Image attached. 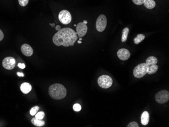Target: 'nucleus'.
<instances>
[{"label": "nucleus", "mask_w": 169, "mask_h": 127, "mask_svg": "<svg viewBox=\"0 0 169 127\" xmlns=\"http://www.w3.org/2000/svg\"><path fill=\"white\" fill-rule=\"evenodd\" d=\"M77 34L71 28H63L55 33L52 40L54 44L57 46H63L69 47L74 45L78 40Z\"/></svg>", "instance_id": "obj_1"}, {"label": "nucleus", "mask_w": 169, "mask_h": 127, "mask_svg": "<svg viewBox=\"0 0 169 127\" xmlns=\"http://www.w3.org/2000/svg\"><path fill=\"white\" fill-rule=\"evenodd\" d=\"M66 89L64 86L60 84H55L49 88V94L53 99L60 100L66 95Z\"/></svg>", "instance_id": "obj_2"}, {"label": "nucleus", "mask_w": 169, "mask_h": 127, "mask_svg": "<svg viewBox=\"0 0 169 127\" xmlns=\"http://www.w3.org/2000/svg\"><path fill=\"white\" fill-rule=\"evenodd\" d=\"M148 65L146 63H142L137 65L133 70V75L137 78H141L147 74Z\"/></svg>", "instance_id": "obj_3"}, {"label": "nucleus", "mask_w": 169, "mask_h": 127, "mask_svg": "<svg viewBox=\"0 0 169 127\" xmlns=\"http://www.w3.org/2000/svg\"><path fill=\"white\" fill-rule=\"evenodd\" d=\"M97 82L101 88L107 89L113 85V81L112 78L110 76L102 75L99 78Z\"/></svg>", "instance_id": "obj_4"}, {"label": "nucleus", "mask_w": 169, "mask_h": 127, "mask_svg": "<svg viewBox=\"0 0 169 127\" xmlns=\"http://www.w3.org/2000/svg\"><path fill=\"white\" fill-rule=\"evenodd\" d=\"M58 18L62 24H68L71 23L72 17L69 11L66 10H63L59 13Z\"/></svg>", "instance_id": "obj_5"}, {"label": "nucleus", "mask_w": 169, "mask_h": 127, "mask_svg": "<svg viewBox=\"0 0 169 127\" xmlns=\"http://www.w3.org/2000/svg\"><path fill=\"white\" fill-rule=\"evenodd\" d=\"M107 25V19L106 16L104 14H101L97 18L96 23V27L97 31L102 32L105 30Z\"/></svg>", "instance_id": "obj_6"}, {"label": "nucleus", "mask_w": 169, "mask_h": 127, "mask_svg": "<svg viewBox=\"0 0 169 127\" xmlns=\"http://www.w3.org/2000/svg\"><path fill=\"white\" fill-rule=\"evenodd\" d=\"M155 100L158 103L163 104L169 100V92L167 90H161L157 93L155 96Z\"/></svg>", "instance_id": "obj_7"}, {"label": "nucleus", "mask_w": 169, "mask_h": 127, "mask_svg": "<svg viewBox=\"0 0 169 127\" xmlns=\"http://www.w3.org/2000/svg\"><path fill=\"white\" fill-rule=\"evenodd\" d=\"M16 61L15 58L12 57H7L4 58L2 65L5 69L11 70L15 66Z\"/></svg>", "instance_id": "obj_8"}, {"label": "nucleus", "mask_w": 169, "mask_h": 127, "mask_svg": "<svg viewBox=\"0 0 169 127\" xmlns=\"http://www.w3.org/2000/svg\"><path fill=\"white\" fill-rule=\"evenodd\" d=\"M77 33L78 37L81 38L86 35L88 30V27L86 24H84L83 22H80L77 25Z\"/></svg>", "instance_id": "obj_9"}, {"label": "nucleus", "mask_w": 169, "mask_h": 127, "mask_svg": "<svg viewBox=\"0 0 169 127\" xmlns=\"http://www.w3.org/2000/svg\"><path fill=\"white\" fill-rule=\"evenodd\" d=\"M117 55L118 57L123 61H125L128 59L131 56L130 51L126 49H120L117 52Z\"/></svg>", "instance_id": "obj_10"}, {"label": "nucleus", "mask_w": 169, "mask_h": 127, "mask_svg": "<svg viewBox=\"0 0 169 127\" xmlns=\"http://www.w3.org/2000/svg\"><path fill=\"white\" fill-rule=\"evenodd\" d=\"M21 50L22 53L26 56H31L33 53V51L31 46L27 44L22 45L21 47Z\"/></svg>", "instance_id": "obj_11"}, {"label": "nucleus", "mask_w": 169, "mask_h": 127, "mask_svg": "<svg viewBox=\"0 0 169 127\" xmlns=\"http://www.w3.org/2000/svg\"><path fill=\"white\" fill-rule=\"evenodd\" d=\"M32 87L30 84L28 83H24L22 84L21 86V91L24 94H28L30 91H31Z\"/></svg>", "instance_id": "obj_12"}, {"label": "nucleus", "mask_w": 169, "mask_h": 127, "mask_svg": "<svg viewBox=\"0 0 169 127\" xmlns=\"http://www.w3.org/2000/svg\"><path fill=\"white\" fill-rule=\"evenodd\" d=\"M141 123L143 125H147V124H148L149 121V114L147 111H145L141 115Z\"/></svg>", "instance_id": "obj_13"}, {"label": "nucleus", "mask_w": 169, "mask_h": 127, "mask_svg": "<svg viewBox=\"0 0 169 127\" xmlns=\"http://www.w3.org/2000/svg\"><path fill=\"white\" fill-rule=\"evenodd\" d=\"M143 4L148 9H154L156 5L155 1L154 0H144V3Z\"/></svg>", "instance_id": "obj_14"}, {"label": "nucleus", "mask_w": 169, "mask_h": 127, "mask_svg": "<svg viewBox=\"0 0 169 127\" xmlns=\"http://www.w3.org/2000/svg\"><path fill=\"white\" fill-rule=\"evenodd\" d=\"M158 65H157L148 66L147 68V74L149 75L155 74V72H157V71H158Z\"/></svg>", "instance_id": "obj_15"}, {"label": "nucleus", "mask_w": 169, "mask_h": 127, "mask_svg": "<svg viewBox=\"0 0 169 127\" xmlns=\"http://www.w3.org/2000/svg\"><path fill=\"white\" fill-rule=\"evenodd\" d=\"M157 63H158V59L155 56L149 57L146 60V63L148 66L157 65Z\"/></svg>", "instance_id": "obj_16"}, {"label": "nucleus", "mask_w": 169, "mask_h": 127, "mask_svg": "<svg viewBox=\"0 0 169 127\" xmlns=\"http://www.w3.org/2000/svg\"><path fill=\"white\" fill-rule=\"evenodd\" d=\"M31 122L33 125H36L37 127H42L45 124V122L44 121L37 119L36 118H33L31 119Z\"/></svg>", "instance_id": "obj_17"}, {"label": "nucleus", "mask_w": 169, "mask_h": 127, "mask_svg": "<svg viewBox=\"0 0 169 127\" xmlns=\"http://www.w3.org/2000/svg\"><path fill=\"white\" fill-rule=\"evenodd\" d=\"M145 38V36L144 35L142 34V33L138 34V35L136 37H135L134 39V42L135 43V44H139V43H140L142 41L144 40Z\"/></svg>", "instance_id": "obj_18"}, {"label": "nucleus", "mask_w": 169, "mask_h": 127, "mask_svg": "<svg viewBox=\"0 0 169 127\" xmlns=\"http://www.w3.org/2000/svg\"><path fill=\"white\" fill-rule=\"evenodd\" d=\"M129 33V28L128 27H126L123 30L122 36V42H125L127 41Z\"/></svg>", "instance_id": "obj_19"}, {"label": "nucleus", "mask_w": 169, "mask_h": 127, "mask_svg": "<svg viewBox=\"0 0 169 127\" xmlns=\"http://www.w3.org/2000/svg\"><path fill=\"white\" fill-rule=\"evenodd\" d=\"M39 110V107L38 106L33 107V108H31V110H30V114L33 116H35Z\"/></svg>", "instance_id": "obj_20"}, {"label": "nucleus", "mask_w": 169, "mask_h": 127, "mask_svg": "<svg viewBox=\"0 0 169 127\" xmlns=\"http://www.w3.org/2000/svg\"><path fill=\"white\" fill-rule=\"evenodd\" d=\"M45 116V113L43 112H39L35 115V118L38 119L42 120Z\"/></svg>", "instance_id": "obj_21"}, {"label": "nucleus", "mask_w": 169, "mask_h": 127, "mask_svg": "<svg viewBox=\"0 0 169 127\" xmlns=\"http://www.w3.org/2000/svg\"><path fill=\"white\" fill-rule=\"evenodd\" d=\"M73 109H74V111H75V112H80V110H81V107L79 104L76 103L74 104L73 106Z\"/></svg>", "instance_id": "obj_22"}, {"label": "nucleus", "mask_w": 169, "mask_h": 127, "mask_svg": "<svg viewBox=\"0 0 169 127\" xmlns=\"http://www.w3.org/2000/svg\"><path fill=\"white\" fill-rule=\"evenodd\" d=\"M28 2L29 0H18L19 5L22 7L26 6L28 3Z\"/></svg>", "instance_id": "obj_23"}, {"label": "nucleus", "mask_w": 169, "mask_h": 127, "mask_svg": "<svg viewBox=\"0 0 169 127\" xmlns=\"http://www.w3.org/2000/svg\"><path fill=\"white\" fill-rule=\"evenodd\" d=\"M132 1L136 5H141L144 3V0H132Z\"/></svg>", "instance_id": "obj_24"}, {"label": "nucleus", "mask_w": 169, "mask_h": 127, "mask_svg": "<svg viewBox=\"0 0 169 127\" xmlns=\"http://www.w3.org/2000/svg\"><path fill=\"white\" fill-rule=\"evenodd\" d=\"M128 127H138V124L135 122H130V124H129Z\"/></svg>", "instance_id": "obj_25"}, {"label": "nucleus", "mask_w": 169, "mask_h": 127, "mask_svg": "<svg viewBox=\"0 0 169 127\" xmlns=\"http://www.w3.org/2000/svg\"><path fill=\"white\" fill-rule=\"evenodd\" d=\"M18 66L21 69H24L25 68V65L24 63H18Z\"/></svg>", "instance_id": "obj_26"}, {"label": "nucleus", "mask_w": 169, "mask_h": 127, "mask_svg": "<svg viewBox=\"0 0 169 127\" xmlns=\"http://www.w3.org/2000/svg\"><path fill=\"white\" fill-rule=\"evenodd\" d=\"M4 37V35L2 30H0V41H2V40L3 39Z\"/></svg>", "instance_id": "obj_27"}, {"label": "nucleus", "mask_w": 169, "mask_h": 127, "mask_svg": "<svg viewBox=\"0 0 169 127\" xmlns=\"http://www.w3.org/2000/svg\"><path fill=\"white\" fill-rule=\"evenodd\" d=\"M17 75H18V76H19V77H24V74H23L22 72H17Z\"/></svg>", "instance_id": "obj_28"}, {"label": "nucleus", "mask_w": 169, "mask_h": 127, "mask_svg": "<svg viewBox=\"0 0 169 127\" xmlns=\"http://www.w3.org/2000/svg\"><path fill=\"white\" fill-rule=\"evenodd\" d=\"M55 29H56V30L57 31H59V30H60L61 29L60 25H57L56 27H55Z\"/></svg>", "instance_id": "obj_29"}, {"label": "nucleus", "mask_w": 169, "mask_h": 127, "mask_svg": "<svg viewBox=\"0 0 169 127\" xmlns=\"http://www.w3.org/2000/svg\"><path fill=\"white\" fill-rule=\"evenodd\" d=\"M83 23H84V24H88V21H83Z\"/></svg>", "instance_id": "obj_30"}, {"label": "nucleus", "mask_w": 169, "mask_h": 127, "mask_svg": "<svg viewBox=\"0 0 169 127\" xmlns=\"http://www.w3.org/2000/svg\"><path fill=\"white\" fill-rule=\"evenodd\" d=\"M51 27H55V24H51Z\"/></svg>", "instance_id": "obj_31"}, {"label": "nucleus", "mask_w": 169, "mask_h": 127, "mask_svg": "<svg viewBox=\"0 0 169 127\" xmlns=\"http://www.w3.org/2000/svg\"><path fill=\"white\" fill-rule=\"evenodd\" d=\"M77 42L78 44H81V41H80V40H78V41H77Z\"/></svg>", "instance_id": "obj_32"}, {"label": "nucleus", "mask_w": 169, "mask_h": 127, "mask_svg": "<svg viewBox=\"0 0 169 127\" xmlns=\"http://www.w3.org/2000/svg\"><path fill=\"white\" fill-rule=\"evenodd\" d=\"M79 40H80V41H81V40H82V38H80V39H79Z\"/></svg>", "instance_id": "obj_33"}, {"label": "nucleus", "mask_w": 169, "mask_h": 127, "mask_svg": "<svg viewBox=\"0 0 169 127\" xmlns=\"http://www.w3.org/2000/svg\"><path fill=\"white\" fill-rule=\"evenodd\" d=\"M74 27H77V25L76 24H74Z\"/></svg>", "instance_id": "obj_34"}]
</instances>
